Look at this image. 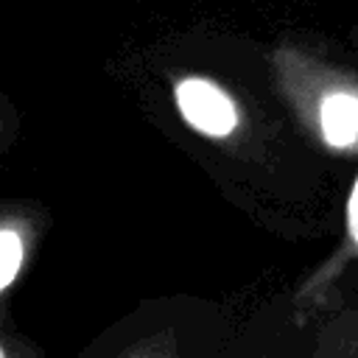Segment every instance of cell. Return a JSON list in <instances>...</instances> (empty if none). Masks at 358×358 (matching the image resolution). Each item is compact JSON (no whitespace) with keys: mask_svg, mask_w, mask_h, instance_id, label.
I'll return each instance as SVG.
<instances>
[{"mask_svg":"<svg viewBox=\"0 0 358 358\" xmlns=\"http://www.w3.org/2000/svg\"><path fill=\"white\" fill-rule=\"evenodd\" d=\"M0 358H6V352H3V347H0Z\"/></svg>","mask_w":358,"mask_h":358,"instance_id":"obj_5","label":"cell"},{"mask_svg":"<svg viewBox=\"0 0 358 358\" xmlns=\"http://www.w3.org/2000/svg\"><path fill=\"white\" fill-rule=\"evenodd\" d=\"M347 232H350L352 246L358 249V179L352 182V193L347 201Z\"/></svg>","mask_w":358,"mask_h":358,"instance_id":"obj_4","label":"cell"},{"mask_svg":"<svg viewBox=\"0 0 358 358\" xmlns=\"http://www.w3.org/2000/svg\"><path fill=\"white\" fill-rule=\"evenodd\" d=\"M22 263V241L11 229H0V291L17 277Z\"/></svg>","mask_w":358,"mask_h":358,"instance_id":"obj_3","label":"cell"},{"mask_svg":"<svg viewBox=\"0 0 358 358\" xmlns=\"http://www.w3.org/2000/svg\"><path fill=\"white\" fill-rule=\"evenodd\" d=\"M176 109L204 137H227L238 126V109L232 98L207 78H182L173 90Z\"/></svg>","mask_w":358,"mask_h":358,"instance_id":"obj_1","label":"cell"},{"mask_svg":"<svg viewBox=\"0 0 358 358\" xmlns=\"http://www.w3.org/2000/svg\"><path fill=\"white\" fill-rule=\"evenodd\" d=\"M322 134L333 148L358 143V98L352 92H333L319 106Z\"/></svg>","mask_w":358,"mask_h":358,"instance_id":"obj_2","label":"cell"}]
</instances>
